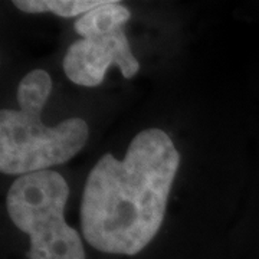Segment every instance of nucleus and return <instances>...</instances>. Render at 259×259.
I'll return each mask as SVG.
<instances>
[{
  "instance_id": "obj_2",
  "label": "nucleus",
  "mask_w": 259,
  "mask_h": 259,
  "mask_svg": "<svg viewBox=\"0 0 259 259\" xmlns=\"http://www.w3.org/2000/svg\"><path fill=\"white\" fill-rule=\"evenodd\" d=\"M52 91L51 75L35 69L18 87L19 110L0 112V170L5 175H29L64 164L88 140V124L69 118L55 127L42 122V110Z\"/></svg>"
},
{
  "instance_id": "obj_1",
  "label": "nucleus",
  "mask_w": 259,
  "mask_h": 259,
  "mask_svg": "<svg viewBox=\"0 0 259 259\" xmlns=\"http://www.w3.org/2000/svg\"><path fill=\"white\" fill-rule=\"evenodd\" d=\"M180 154L163 130L148 128L117 160L104 154L87 179L81 204L83 238L95 249L137 255L164 219Z\"/></svg>"
},
{
  "instance_id": "obj_4",
  "label": "nucleus",
  "mask_w": 259,
  "mask_h": 259,
  "mask_svg": "<svg viewBox=\"0 0 259 259\" xmlns=\"http://www.w3.org/2000/svg\"><path fill=\"white\" fill-rule=\"evenodd\" d=\"M131 13L120 2L90 10L76 19L74 28L82 39L74 42L64 58L66 76L76 85L97 87L104 81L107 69L117 65L124 78L139 72V61L133 55L124 23Z\"/></svg>"
},
{
  "instance_id": "obj_3",
  "label": "nucleus",
  "mask_w": 259,
  "mask_h": 259,
  "mask_svg": "<svg viewBox=\"0 0 259 259\" xmlns=\"http://www.w3.org/2000/svg\"><path fill=\"white\" fill-rule=\"evenodd\" d=\"M69 187L54 170L18 177L6 206L15 226L29 235V259H87L78 232L65 222Z\"/></svg>"
},
{
  "instance_id": "obj_5",
  "label": "nucleus",
  "mask_w": 259,
  "mask_h": 259,
  "mask_svg": "<svg viewBox=\"0 0 259 259\" xmlns=\"http://www.w3.org/2000/svg\"><path fill=\"white\" fill-rule=\"evenodd\" d=\"M108 2L110 0H16L13 5L26 13L52 12L61 18H76Z\"/></svg>"
}]
</instances>
